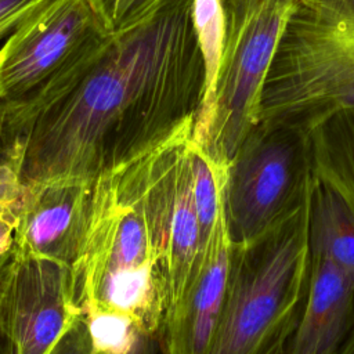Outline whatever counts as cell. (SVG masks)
I'll return each mask as SVG.
<instances>
[{
  "label": "cell",
  "instance_id": "obj_2",
  "mask_svg": "<svg viewBox=\"0 0 354 354\" xmlns=\"http://www.w3.org/2000/svg\"><path fill=\"white\" fill-rule=\"evenodd\" d=\"M192 127L111 162L94 178L71 264L83 318L120 314L149 337L180 311L203 256Z\"/></svg>",
  "mask_w": 354,
  "mask_h": 354
},
{
  "label": "cell",
  "instance_id": "obj_23",
  "mask_svg": "<svg viewBox=\"0 0 354 354\" xmlns=\"http://www.w3.org/2000/svg\"><path fill=\"white\" fill-rule=\"evenodd\" d=\"M7 354H10V351H7Z\"/></svg>",
  "mask_w": 354,
  "mask_h": 354
},
{
  "label": "cell",
  "instance_id": "obj_20",
  "mask_svg": "<svg viewBox=\"0 0 354 354\" xmlns=\"http://www.w3.org/2000/svg\"><path fill=\"white\" fill-rule=\"evenodd\" d=\"M17 216L0 214V257L7 256L14 246Z\"/></svg>",
  "mask_w": 354,
  "mask_h": 354
},
{
  "label": "cell",
  "instance_id": "obj_22",
  "mask_svg": "<svg viewBox=\"0 0 354 354\" xmlns=\"http://www.w3.org/2000/svg\"><path fill=\"white\" fill-rule=\"evenodd\" d=\"M10 254H11V252L7 254V256H3V257H0V282H1V277H3V271H4V267H6V264H7V260H8V257H10Z\"/></svg>",
  "mask_w": 354,
  "mask_h": 354
},
{
  "label": "cell",
  "instance_id": "obj_24",
  "mask_svg": "<svg viewBox=\"0 0 354 354\" xmlns=\"http://www.w3.org/2000/svg\"><path fill=\"white\" fill-rule=\"evenodd\" d=\"M283 354H286V351H285V353H283Z\"/></svg>",
  "mask_w": 354,
  "mask_h": 354
},
{
  "label": "cell",
  "instance_id": "obj_5",
  "mask_svg": "<svg viewBox=\"0 0 354 354\" xmlns=\"http://www.w3.org/2000/svg\"><path fill=\"white\" fill-rule=\"evenodd\" d=\"M300 0H223L224 41L210 104L192 138L221 167L259 123L263 84L285 26Z\"/></svg>",
  "mask_w": 354,
  "mask_h": 354
},
{
  "label": "cell",
  "instance_id": "obj_12",
  "mask_svg": "<svg viewBox=\"0 0 354 354\" xmlns=\"http://www.w3.org/2000/svg\"><path fill=\"white\" fill-rule=\"evenodd\" d=\"M308 136L315 180L354 212V108L328 116Z\"/></svg>",
  "mask_w": 354,
  "mask_h": 354
},
{
  "label": "cell",
  "instance_id": "obj_11",
  "mask_svg": "<svg viewBox=\"0 0 354 354\" xmlns=\"http://www.w3.org/2000/svg\"><path fill=\"white\" fill-rule=\"evenodd\" d=\"M354 324V290L326 257L310 254L308 290L286 354H335Z\"/></svg>",
  "mask_w": 354,
  "mask_h": 354
},
{
  "label": "cell",
  "instance_id": "obj_19",
  "mask_svg": "<svg viewBox=\"0 0 354 354\" xmlns=\"http://www.w3.org/2000/svg\"><path fill=\"white\" fill-rule=\"evenodd\" d=\"M303 4L354 24V0H300Z\"/></svg>",
  "mask_w": 354,
  "mask_h": 354
},
{
  "label": "cell",
  "instance_id": "obj_18",
  "mask_svg": "<svg viewBox=\"0 0 354 354\" xmlns=\"http://www.w3.org/2000/svg\"><path fill=\"white\" fill-rule=\"evenodd\" d=\"M53 354H97L91 346L84 318L59 342Z\"/></svg>",
  "mask_w": 354,
  "mask_h": 354
},
{
  "label": "cell",
  "instance_id": "obj_6",
  "mask_svg": "<svg viewBox=\"0 0 354 354\" xmlns=\"http://www.w3.org/2000/svg\"><path fill=\"white\" fill-rule=\"evenodd\" d=\"M313 173L308 131L259 122L227 167L225 221L232 243L264 234L311 195Z\"/></svg>",
  "mask_w": 354,
  "mask_h": 354
},
{
  "label": "cell",
  "instance_id": "obj_1",
  "mask_svg": "<svg viewBox=\"0 0 354 354\" xmlns=\"http://www.w3.org/2000/svg\"><path fill=\"white\" fill-rule=\"evenodd\" d=\"M205 87L194 0H169L111 33L43 97L22 102L25 187L93 183L111 162L194 123Z\"/></svg>",
  "mask_w": 354,
  "mask_h": 354
},
{
  "label": "cell",
  "instance_id": "obj_17",
  "mask_svg": "<svg viewBox=\"0 0 354 354\" xmlns=\"http://www.w3.org/2000/svg\"><path fill=\"white\" fill-rule=\"evenodd\" d=\"M44 0H0V40L8 37Z\"/></svg>",
  "mask_w": 354,
  "mask_h": 354
},
{
  "label": "cell",
  "instance_id": "obj_7",
  "mask_svg": "<svg viewBox=\"0 0 354 354\" xmlns=\"http://www.w3.org/2000/svg\"><path fill=\"white\" fill-rule=\"evenodd\" d=\"M109 35L88 0H44L0 47V100H39Z\"/></svg>",
  "mask_w": 354,
  "mask_h": 354
},
{
  "label": "cell",
  "instance_id": "obj_14",
  "mask_svg": "<svg viewBox=\"0 0 354 354\" xmlns=\"http://www.w3.org/2000/svg\"><path fill=\"white\" fill-rule=\"evenodd\" d=\"M194 24L206 71L205 95L199 108L202 111L212 101L223 50L225 28L223 0H194Z\"/></svg>",
  "mask_w": 354,
  "mask_h": 354
},
{
  "label": "cell",
  "instance_id": "obj_16",
  "mask_svg": "<svg viewBox=\"0 0 354 354\" xmlns=\"http://www.w3.org/2000/svg\"><path fill=\"white\" fill-rule=\"evenodd\" d=\"M111 33L130 29L152 17L169 0H88Z\"/></svg>",
  "mask_w": 354,
  "mask_h": 354
},
{
  "label": "cell",
  "instance_id": "obj_13",
  "mask_svg": "<svg viewBox=\"0 0 354 354\" xmlns=\"http://www.w3.org/2000/svg\"><path fill=\"white\" fill-rule=\"evenodd\" d=\"M308 249L311 256L330 260L354 290V212L317 180L310 198Z\"/></svg>",
  "mask_w": 354,
  "mask_h": 354
},
{
  "label": "cell",
  "instance_id": "obj_10",
  "mask_svg": "<svg viewBox=\"0 0 354 354\" xmlns=\"http://www.w3.org/2000/svg\"><path fill=\"white\" fill-rule=\"evenodd\" d=\"M231 245L224 210L180 311L160 332L163 354H209L224 306Z\"/></svg>",
  "mask_w": 354,
  "mask_h": 354
},
{
  "label": "cell",
  "instance_id": "obj_4",
  "mask_svg": "<svg viewBox=\"0 0 354 354\" xmlns=\"http://www.w3.org/2000/svg\"><path fill=\"white\" fill-rule=\"evenodd\" d=\"M350 108H354V24L300 1L264 80L259 122L310 131Z\"/></svg>",
  "mask_w": 354,
  "mask_h": 354
},
{
  "label": "cell",
  "instance_id": "obj_15",
  "mask_svg": "<svg viewBox=\"0 0 354 354\" xmlns=\"http://www.w3.org/2000/svg\"><path fill=\"white\" fill-rule=\"evenodd\" d=\"M90 342L97 354H138L145 339L134 322L115 313H94L84 317Z\"/></svg>",
  "mask_w": 354,
  "mask_h": 354
},
{
  "label": "cell",
  "instance_id": "obj_8",
  "mask_svg": "<svg viewBox=\"0 0 354 354\" xmlns=\"http://www.w3.org/2000/svg\"><path fill=\"white\" fill-rule=\"evenodd\" d=\"M82 319L69 264L11 250L0 282V333L10 354H53Z\"/></svg>",
  "mask_w": 354,
  "mask_h": 354
},
{
  "label": "cell",
  "instance_id": "obj_9",
  "mask_svg": "<svg viewBox=\"0 0 354 354\" xmlns=\"http://www.w3.org/2000/svg\"><path fill=\"white\" fill-rule=\"evenodd\" d=\"M91 184L54 183L25 187L17 212L12 250L71 266L83 235Z\"/></svg>",
  "mask_w": 354,
  "mask_h": 354
},
{
  "label": "cell",
  "instance_id": "obj_21",
  "mask_svg": "<svg viewBox=\"0 0 354 354\" xmlns=\"http://www.w3.org/2000/svg\"><path fill=\"white\" fill-rule=\"evenodd\" d=\"M335 354H354V324Z\"/></svg>",
  "mask_w": 354,
  "mask_h": 354
},
{
  "label": "cell",
  "instance_id": "obj_3",
  "mask_svg": "<svg viewBox=\"0 0 354 354\" xmlns=\"http://www.w3.org/2000/svg\"><path fill=\"white\" fill-rule=\"evenodd\" d=\"M310 198L257 238L231 245L224 306L209 354L285 353L308 290Z\"/></svg>",
  "mask_w": 354,
  "mask_h": 354
}]
</instances>
